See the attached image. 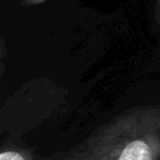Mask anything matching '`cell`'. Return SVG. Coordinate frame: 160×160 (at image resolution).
<instances>
[{"label":"cell","instance_id":"obj_4","mask_svg":"<svg viewBox=\"0 0 160 160\" xmlns=\"http://www.w3.org/2000/svg\"><path fill=\"white\" fill-rule=\"evenodd\" d=\"M48 0H21L20 1V6L26 8V6H35V5H40L46 2Z\"/></svg>","mask_w":160,"mask_h":160},{"label":"cell","instance_id":"obj_3","mask_svg":"<svg viewBox=\"0 0 160 160\" xmlns=\"http://www.w3.org/2000/svg\"><path fill=\"white\" fill-rule=\"evenodd\" d=\"M154 21L160 30V0H155L154 4Z\"/></svg>","mask_w":160,"mask_h":160},{"label":"cell","instance_id":"obj_2","mask_svg":"<svg viewBox=\"0 0 160 160\" xmlns=\"http://www.w3.org/2000/svg\"><path fill=\"white\" fill-rule=\"evenodd\" d=\"M39 155H36L34 148L18 142L14 139H5L1 142L0 160H38Z\"/></svg>","mask_w":160,"mask_h":160},{"label":"cell","instance_id":"obj_1","mask_svg":"<svg viewBox=\"0 0 160 160\" xmlns=\"http://www.w3.org/2000/svg\"><path fill=\"white\" fill-rule=\"evenodd\" d=\"M38 160H160V101L129 108L75 146Z\"/></svg>","mask_w":160,"mask_h":160}]
</instances>
